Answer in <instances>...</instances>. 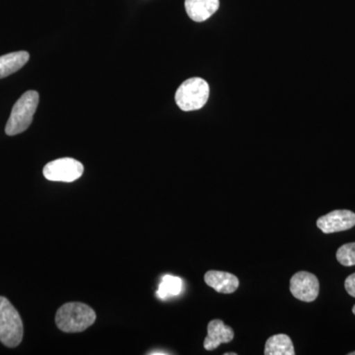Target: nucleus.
<instances>
[{
	"mask_svg": "<svg viewBox=\"0 0 355 355\" xmlns=\"http://www.w3.org/2000/svg\"><path fill=\"white\" fill-rule=\"evenodd\" d=\"M95 321L94 310L79 302L62 305L55 315L58 328L64 333H80L92 326Z\"/></svg>",
	"mask_w": 355,
	"mask_h": 355,
	"instance_id": "nucleus-1",
	"label": "nucleus"
},
{
	"mask_svg": "<svg viewBox=\"0 0 355 355\" xmlns=\"http://www.w3.org/2000/svg\"><path fill=\"white\" fill-rule=\"evenodd\" d=\"M39 105V93L30 90L24 93L14 105L9 120L7 121L6 132L9 137L24 132L31 125L33 116Z\"/></svg>",
	"mask_w": 355,
	"mask_h": 355,
	"instance_id": "nucleus-2",
	"label": "nucleus"
},
{
	"mask_svg": "<svg viewBox=\"0 0 355 355\" xmlns=\"http://www.w3.org/2000/svg\"><path fill=\"white\" fill-rule=\"evenodd\" d=\"M23 323L10 301L0 296V342L7 347H16L22 342Z\"/></svg>",
	"mask_w": 355,
	"mask_h": 355,
	"instance_id": "nucleus-3",
	"label": "nucleus"
},
{
	"mask_svg": "<svg viewBox=\"0 0 355 355\" xmlns=\"http://www.w3.org/2000/svg\"><path fill=\"white\" fill-rule=\"evenodd\" d=\"M209 97V85L198 77L188 79L178 88L175 100L178 107L184 112L202 109Z\"/></svg>",
	"mask_w": 355,
	"mask_h": 355,
	"instance_id": "nucleus-4",
	"label": "nucleus"
},
{
	"mask_svg": "<svg viewBox=\"0 0 355 355\" xmlns=\"http://www.w3.org/2000/svg\"><path fill=\"white\" fill-rule=\"evenodd\" d=\"M83 165L73 158H60L44 167V176L49 181L71 183L83 176Z\"/></svg>",
	"mask_w": 355,
	"mask_h": 355,
	"instance_id": "nucleus-5",
	"label": "nucleus"
},
{
	"mask_svg": "<svg viewBox=\"0 0 355 355\" xmlns=\"http://www.w3.org/2000/svg\"><path fill=\"white\" fill-rule=\"evenodd\" d=\"M319 280L313 273L299 272L291 277V292L298 300L313 302L319 295Z\"/></svg>",
	"mask_w": 355,
	"mask_h": 355,
	"instance_id": "nucleus-6",
	"label": "nucleus"
},
{
	"mask_svg": "<svg viewBox=\"0 0 355 355\" xmlns=\"http://www.w3.org/2000/svg\"><path fill=\"white\" fill-rule=\"evenodd\" d=\"M317 226L324 234L349 230L355 226V214L350 210H334L320 217Z\"/></svg>",
	"mask_w": 355,
	"mask_h": 355,
	"instance_id": "nucleus-7",
	"label": "nucleus"
},
{
	"mask_svg": "<svg viewBox=\"0 0 355 355\" xmlns=\"http://www.w3.org/2000/svg\"><path fill=\"white\" fill-rule=\"evenodd\" d=\"M234 338V331L221 320H212L207 326V336L203 347L207 350L216 349L221 343H228Z\"/></svg>",
	"mask_w": 355,
	"mask_h": 355,
	"instance_id": "nucleus-8",
	"label": "nucleus"
},
{
	"mask_svg": "<svg viewBox=\"0 0 355 355\" xmlns=\"http://www.w3.org/2000/svg\"><path fill=\"white\" fill-rule=\"evenodd\" d=\"M205 282L207 286L219 293L231 294L239 287V279L230 272L209 270L205 273Z\"/></svg>",
	"mask_w": 355,
	"mask_h": 355,
	"instance_id": "nucleus-9",
	"label": "nucleus"
},
{
	"mask_svg": "<svg viewBox=\"0 0 355 355\" xmlns=\"http://www.w3.org/2000/svg\"><path fill=\"white\" fill-rule=\"evenodd\" d=\"M184 7L191 20L203 22L218 10L219 0H186Z\"/></svg>",
	"mask_w": 355,
	"mask_h": 355,
	"instance_id": "nucleus-10",
	"label": "nucleus"
},
{
	"mask_svg": "<svg viewBox=\"0 0 355 355\" xmlns=\"http://www.w3.org/2000/svg\"><path fill=\"white\" fill-rule=\"evenodd\" d=\"M29 58V53L25 51H15L0 57V79L11 76L22 69Z\"/></svg>",
	"mask_w": 355,
	"mask_h": 355,
	"instance_id": "nucleus-11",
	"label": "nucleus"
},
{
	"mask_svg": "<svg viewBox=\"0 0 355 355\" xmlns=\"http://www.w3.org/2000/svg\"><path fill=\"white\" fill-rule=\"evenodd\" d=\"M266 355H294L291 338L284 334L270 336L266 343Z\"/></svg>",
	"mask_w": 355,
	"mask_h": 355,
	"instance_id": "nucleus-12",
	"label": "nucleus"
},
{
	"mask_svg": "<svg viewBox=\"0 0 355 355\" xmlns=\"http://www.w3.org/2000/svg\"><path fill=\"white\" fill-rule=\"evenodd\" d=\"M183 289V280L180 277H173V275H165L162 282L159 284V288L156 294L160 299L172 297L181 294Z\"/></svg>",
	"mask_w": 355,
	"mask_h": 355,
	"instance_id": "nucleus-13",
	"label": "nucleus"
},
{
	"mask_svg": "<svg viewBox=\"0 0 355 355\" xmlns=\"http://www.w3.org/2000/svg\"><path fill=\"white\" fill-rule=\"evenodd\" d=\"M336 260L345 266H355V243L343 245L336 252Z\"/></svg>",
	"mask_w": 355,
	"mask_h": 355,
	"instance_id": "nucleus-14",
	"label": "nucleus"
},
{
	"mask_svg": "<svg viewBox=\"0 0 355 355\" xmlns=\"http://www.w3.org/2000/svg\"><path fill=\"white\" fill-rule=\"evenodd\" d=\"M345 291L350 296L355 298V272L350 275L345 282Z\"/></svg>",
	"mask_w": 355,
	"mask_h": 355,
	"instance_id": "nucleus-15",
	"label": "nucleus"
},
{
	"mask_svg": "<svg viewBox=\"0 0 355 355\" xmlns=\"http://www.w3.org/2000/svg\"><path fill=\"white\" fill-rule=\"evenodd\" d=\"M151 354V355H159V354L167 355L169 354H167V352H150V354Z\"/></svg>",
	"mask_w": 355,
	"mask_h": 355,
	"instance_id": "nucleus-16",
	"label": "nucleus"
},
{
	"mask_svg": "<svg viewBox=\"0 0 355 355\" xmlns=\"http://www.w3.org/2000/svg\"><path fill=\"white\" fill-rule=\"evenodd\" d=\"M224 355H237L236 352H227V354H224Z\"/></svg>",
	"mask_w": 355,
	"mask_h": 355,
	"instance_id": "nucleus-17",
	"label": "nucleus"
},
{
	"mask_svg": "<svg viewBox=\"0 0 355 355\" xmlns=\"http://www.w3.org/2000/svg\"><path fill=\"white\" fill-rule=\"evenodd\" d=\"M352 313L355 315V305L354 306V308H352Z\"/></svg>",
	"mask_w": 355,
	"mask_h": 355,
	"instance_id": "nucleus-18",
	"label": "nucleus"
},
{
	"mask_svg": "<svg viewBox=\"0 0 355 355\" xmlns=\"http://www.w3.org/2000/svg\"><path fill=\"white\" fill-rule=\"evenodd\" d=\"M349 355H355V352H350V354H349Z\"/></svg>",
	"mask_w": 355,
	"mask_h": 355,
	"instance_id": "nucleus-19",
	"label": "nucleus"
}]
</instances>
